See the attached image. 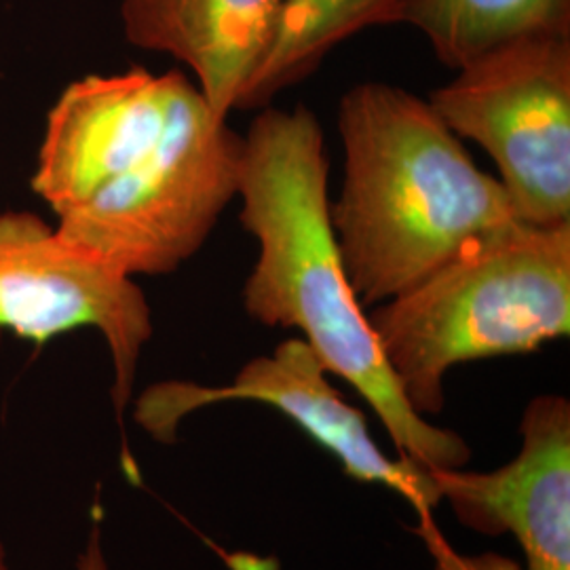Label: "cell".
<instances>
[{"label":"cell","instance_id":"cell-1","mask_svg":"<svg viewBox=\"0 0 570 570\" xmlns=\"http://www.w3.org/2000/svg\"><path fill=\"white\" fill-rule=\"evenodd\" d=\"M326 140L311 108H261L244 136L239 223L258 244L242 292L245 313L268 327H292L327 374L355 389L419 468L471 461L461 433L414 412L389 367L366 308L348 282L330 220Z\"/></svg>","mask_w":570,"mask_h":570},{"label":"cell","instance_id":"cell-2","mask_svg":"<svg viewBox=\"0 0 570 570\" xmlns=\"http://www.w3.org/2000/svg\"><path fill=\"white\" fill-rule=\"evenodd\" d=\"M338 136L345 176L330 220L364 308L520 223L501 183L478 169L461 138L412 91L374 81L351 87L338 106Z\"/></svg>","mask_w":570,"mask_h":570},{"label":"cell","instance_id":"cell-3","mask_svg":"<svg viewBox=\"0 0 570 570\" xmlns=\"http://www.w3.org/2000/svg\"><path fill=\"white\" fill-rule=\"evenodd\" d=\"M407 404L446 406L452 367L527 355L570 332V225L513 223L367 313Z\"/></svg>","mask_w":570,"mask_h":570},{"label":"cell","instance_id":"cell-4","mask_svg":"<svg viewBox=\"0 0 570 570\" xmlns=\"http://www.w3.org/2000/svg\"><path fill=\"white\" fill-rule=\"evenodd\" d=\"M244 136L212 112L195 82L164 138L56 228L129 277L167 275L193 258L237 197Z\"/></svg>","mask_w":570,"mask_h":570},{"label":"cell","instance_id":"cell-5","mask_svg":"<svg viewBox=\"0 0 570 570\" xmlns=\"http://www.w3.org/2000/svg\"><path fill=\"white\" fill-rule=\"evenodd\" d=\"M429 104L499 167L515 218L570 225V37L511 42L456 70Z\"/></svg>","mask_w":570,"mask_h":570},{"label":"cell","instance_id":"cell-6","mask_svg":"<svg viewBox=\"0 0 570 570\" xmlns=\"http://www.w3.org/2000/svg\"><path fill=\"white\" fill-rule=\"evenodd\" d=\"M91 327L112 360V404L121 419L134 402L153 311L138 282L66 242L32 212H0V330L47 345Z\"/></svg>","mask_w":570,"mask_h":570},{"label":"cell","instance_id":"cell-7","mask_svg":"<svg viewBox=\"0 0 570 570\" xmlns=\"http://www.w3.org/2000/svg\"><path fill=\"white\" fill-rule=\"evenodd\" d=\"M226 402H254L277 410L330 452L345 475L393 490L421 515L440 505V492L428 469L400 456L391 459L381 450L364 412L346 402L320 357L298 336L285 338L268 355L249 360L228 385L190 381L150 385L136 400L134 419L150 438L171 444L186 416Z\"/></svg>","mask_w":570,"mask_h":570},{"label":"cell","instance_id":"cell-8","mask_svg":"<svg viewBox=\"0 0 570 570\" xmlns=\"http://www.w3.org/2000/svg\"><path fill=\"white\" fill-rule=\"evenodd\" d=\"M193 87L183 70L146 68L70 82L47 115L32 190L56 218L87 202L164 138Z\"/></svg>","mask_w":570,"mask_h":570},{"label":"cell","instance_id":"cell-9","mask_svg":"<svg viewBox=\"0 0 570 570\" xmlns=\"http://www.w3.org/2000/svg\"><path fill=\"white\" fill-rule=\"evenodd\" d=\"M522 446L492 471H429L459 524L515 537L524 570H570V402L537 395L520 421Z\"/></svg>","mask_w":570,"mask_h":570},{"label":"cell","instance_id":"cell-10","mask_svg":"<svg viewBox=\"0 0 570 570\" xmlns=\"http://www.w3.org/2000/svg\"><path fill=\"white\" fill-rule=\"evenodd\" d=\"M287 0H121L125 39L183 61L220 119L239 108Z\"/></svg>","mask_w":570,"mask_h":570},{"label":"cell","instance_id":"cell-11","mask_svg":"<svg viewBox=\"0 0 570 570\" xmlns=\"http://www.w3.org/2000/svg\"><path fill=\"white\" fill-rule=\"evenodd\" d=\"M402 23L459 70L511 42L570 37V0H407Z\"/></svg>","mask_w":570,"mask_h":570},{"label":"cell","instance_id":"cell-12","mask_svg":"<svg viewBox=\"0 0 570 570\" xmlns=\"http://www.w3.org/2000/svg\"><path fill=\"white\" fill-rule=\"evenodd\" d=\"M407 0H287L265 63L242 110L265 108L282 89L315 72L327 53L372 26L402 23Z\"/></svg>","mask_w":570,"mask_h":570},{"label":"cell","instance_id":"cell-13","mask_svg":"<svg viewBox=\"0 0 570 570\" xmlns=\"http://www.w3.org/2000/svg\"><path fill=\"white\" fill-rule=\"evenodd\" d=\"M423 537L428 541L429 550L433 553L435 560V570H524L520 562L513 558L501 556L497 551H487V553H459L452 550L449 543L429 527L428 522L423 524Z\"/></svg>","mask_w":570,"mask_h":570},{"label":"cell","instance_id":"cell-14","mask_svg":"<svg viewBox=\"0 0 570 570\" xmlns=\"http://www.w3.org/2000/svg\"><path fill=\"white\" fill-rule=\"evenodd\" d=\"M0 570H9L7 551H4L2 541H0ZM77 570H110L108 569V562H106V556H104L102 534H100L98 527H94L89 539H87V546L79 556Z\"/></svg>","mask_w":570,"mask_h":570}]
</instances>
